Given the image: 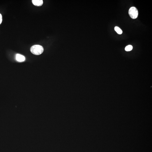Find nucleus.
<instances>
[{
  "label": "nucleus",
  "mask_w": 152,
  "mask_h": 152,
  "mask_svg": "<svg viewBox=\"0 0 152 152\" xmlns=\"http://www.w3.org/2000/svg\"><path fill=\"white\" fill-rule=\"evenodd\" d=\"M31 52L34 55H38L42 54L44 51V48L42 46L35 45L32 46L30 49Z\"/></svg>",
  "instance_id": "f257e3e1"
},
{
  "label": "nucleus",
  "mask_w": 152,
  "mask_h": 152,
  "mask_svg": "<svg viewBox=\"0 0 152 152\" xmlns=\"http://www.w3.org/2000/svg\"><path fill=\"white\" fill-rule=\"evenodd\" d=\"M128 13L130 17L133 19L136 18L138 16V11L136 8L134 7H132L130 8Z\"/></svg>",
  "instance_id": "f03ea898"
},
{
  "label": "nucleus",
  "mask_w": 152,
  "mask_h": 152,
  "mask_svg": "<svg viewBox=\"0 0 152 152\" xmlns=\"http://www.w3.org/2000/svg\"><path fill=\"white\" fill-rule=\"evenodd\" d=\"M32 2L34 5L38 6H41L43 4L42 0H32Z\"/></svg>",
  "instance_id": "7ed1b4c3"
},
{
  "label": "nucleus",
  "mask_w": 152,
  "mask_h": 152,
  "mask_svg": "<svg viewBox=\"0 0 152 152\" xmlns=\"http://www.w3.org/2000/svg\"><path fill=\"white\" fill-rule=\"evenodd\" d=\"M16 59L18 61L22 62L25 60V58L24 56L18 54L16 55Z\"/></svg>",
  "instance_id": "20e7f679"
},
{
  "label": "nucleus",
  "mask_w": 152,
  "mask_h": 152,
  "mask_svg": "<svg viewBox=\"0 0 152 152\" xmlns=\"http://www.w3.org/2000/svg\"><path fill=\"white\" fill-rule=\"evenodd\" d=\"M115 30L116 31V32L117 33V34H121L122 33L123 31L121 29L119 28V27L117 26L115 27L114 28Z\"/></svg>",
  "instance_id": "39448f33"
},
{
  "label": "nucleus",
  "mask_w": 152,
  "mask_h": 152,
  "mask_svg": "<svg viewBox=\"0 0 152 152\" xmlns=\"http://www.w3.org/2000/svg\"><path fill=\"white\" fill-rule=\"evenodd\" d=\"M133 49L132 46L131 45H129L126 46L125 47V50L127 51H131Z\"/></svg>",
  "instance_id": "423d86ee"
},
{
  "label": "nucleus",
  "mask_w": 152,
  "mask_h": 152,
  "mask_svg": "<svg viewBox=\"0 0 152 152\" xmlns=\"http://www.w3.org/2000/svg\"><path fill=\"white\" fill-rule=\"evenodd\" d=\"M2 16L1 14H0V24L2 23Z\"/></svg>",
  "instance_id": "0eeeda50"
}]
</instances>
